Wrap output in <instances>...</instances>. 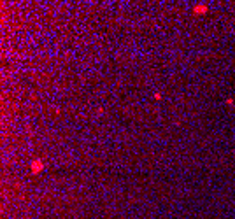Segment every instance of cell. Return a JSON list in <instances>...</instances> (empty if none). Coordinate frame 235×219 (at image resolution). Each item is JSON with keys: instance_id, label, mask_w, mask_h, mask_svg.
<instances>
[{"instance_id": "obj_2", "label": "cell", "mask_w": 235, "mask_h": 219, "mask_svg": "<svg viewBox=\"0 0 235 219\" xmlns=\"http://www.w3.org/2000/svg\"><path fill=\"white\" fill-rule=\"evenodd\" d=\"M193 12H195V14H200V12H207V6H205V4H198L197 7H193Z\"/></svg>"}, {"instance_id": "obj_4", "label": "cell", "mask_w": 235, "mask_h": 219, "mask_svg": "<svg viewBox=\"0 0 235 219\" xmlns=\"http://www.w3.org/2000/svg\"><path fill=\"white\" fill-rule=\"evenodd\" d=\"M162 98V93H155V100H160Z\"/></svg>"}, {"instance_id": "obj_3", "label": "cell", "mask_w": 235, "mask_h": 219, "mask_svg": "<svg viewBox=\"0 0 235 219\" xmlns=\"http://www.w3.org/2000/svg\"><path fill=\"white\" fill-rule=\"evenodd\" d=\"M226 103H228L230 107H233V105H235V103H233V98H228V100H226Z\"/></svg>"}, {"instance_id": "obj_1", "label": "cell", "mask_w": 235, "mask_h": 219, "mask_svg": "<svg viewBox=\"0 0 235 219\" xmlns=\"http://www.w3.org/2000/svg\"><path fill=\"white\" fill-rule=\"evenodd\" d=\"M42 168H44L42 159H33L32 161V174H39V172H42Z\"/></svg>"}]
</instances>
